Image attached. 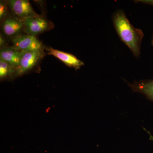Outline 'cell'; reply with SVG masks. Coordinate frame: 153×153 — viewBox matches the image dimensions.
<instances>
[{
  "label": "cell",
  "mask_w": 153,
  "mask_h": 153,
  "mask_svg": "<svg viewBox=\"0 0 153 153\" xmlns=\"http://www.w3.org/2000/svg\"><path fill=\"white\" fill-rule=\"evenodd\" d=\"M5 43V41L4 38L1 35L0 36V45L1 47H3Z\"/></svg>",
  "instance_id": "4fadbf2b"
},
{
  "label": "cell",
  "mask_w": 153,
  "mask_h": 153,
  "mask_svg": "<svg viewBox=\"0 0 153 153\" xmlns=\"http://www.w3.org/2000/svg\"><path fill=\"white\" fill-rule=\"evenodd\" d=\"M112 20L116 31L121 41L131 50L135 57H139L141 44L144 37L142 30L134 27L122 10L115 12Z\"/></svg>",
  "instance_id": "6da1fadb"
},
{
  "label": "cell",
  "mask_w": 153,
  "mask_h": 153,
  "mask_svg": "<svg viewBox=\"0 0 153 153\" xmlns=\"http://www.w3.org/2000/svg\"><path fill=\"white\" fill-rule=\"evenodd\" d=\"M24 28L28 35L34 36L43 33L48 29V22L42 17L36 16L23 19Z\"/></svg>",
  "instance_id": "277c9868"
},
{
  "label": "cell",
  "mask_w": 153,
  "mask_h": 153,
  "mask_svg": "<svg viewBox=\"0 0 153 153\" xmlns=\"http://www.w3.org/2000/svg\"><path fill=\"white\" fill-rule=\"evenodd\" d=\"M128 86L134 92L144 94L147 98L153 102V79L135 81L133 84L129 83Z\"/></svg>",
  "instance_id": "ba28073f"
},
{
  "label": "cell",
  "mask_w": 153,
  "mask_h": 153,
  "mask_svg": "<svg viewBox=\"0 0 153 153\" xmlns=\"http://www.w3.org/2000/svg\"><path fill=\"white\" fill-rule=\"evenodd\" d=\"M14 72L15 70L8 63L0 59V77L1 79L7 77Z\"/></svg>",
  "instance_id": "30bf717a"
},
{
  "label": "cell",
  "mask_w": 153,
  "mask_h": 153,
  "mask_svg": "<svg viewBox=\"0 0 153 153\" xmlns=\"http://www.w3.org/2000/svg\"><path fill=\"white\" fill-rule=\"evenodd\" d=\"M7 14V6L3 1L0 2V19L2 20L5 17Z\"/></svg>",
  "instance_id": "8fae6325"
},
{
  "label": "cell",
  "mask_w": 153,
  "mask_h": 153,
  "mask_svg": "<svg viewBox=\"0 0 153 153\" xmlns=\"http://www.w3.org/2000/svg\"><path fill=\"white\" fill-rule=\"evenodd\" d=\"M22 51L12 47H5L0 51V59L8 63L11 67L16 70L21 61Z\"/></svg>",
  "instance_id": "8992f818"
},
{
  "label": "cell",
  "mask_w": 153,
  "mask_h": 153,
  "mask_svg": "<svg viewBox=\"0 0 153 153\" xmlns=\"http://www.w3.org/2000/svg\"><path fill=\"white\" fill-rule=\"evenodd\" d=\"M135 2H140L149 5L153 6V0H137L135 1Z\"/></svg>",
  "instance_id": "7c38bea8"
},
{
  "label": "cell",
  "mask_w": 153,
  "mask_h": 153,
  "mask_svg": "<svg viewBox=\"0 0 153 153\" xmlns=\"http://www.w3.org/2000/svg\"><path fill=\"white\" fill-rule=\"evenodd\" d=\"M24 28L23 20L8 18L3 23V30L7 36H15Z\"/></svg>",
  "instance_id": "9c48e42d"
},
{
  "label": "cell",
  "mask_w": 153,
  "mask_h": 153,
  "mask_svg": "<svg viewBox=\"0 0 153 153\" xmlns=\"http://www.w3.org/2000/svg\"><path fill=\"white\" fill-rule=\"evenodd\" d=\"M144 130L145 131H146L149 134V135L150 140H152L153 141V137L152 136V135L151 134L150 132L149 131H147L145 129H144Z\"/></svg>",
  "instance_id": "5bb4252c"
},
{
  "label": "cell",
  "mask_w": 153,
  "mask_h": 153,
  "mask_svg": "<svg viewBox=\"0 0 153 153\" xmlns=\"http://www.w3.org/2000/svg\"><path fill=\"white\" fill-rule=\"evenodd\" d=\"M9 4L13 13L23 19L37 15L28 1L10 0Z\"/></svg>",
  "instance_id": "5b68a950"
},
{
  "label": "cell",
  "mask_w": 153,
  "mask_h": 153,
  "mask_svg": "<svg viewBox=\"0 0 153 153\" xmlns=\"http://www.w3.org/2000/svg\"><path fill=\"white\" fill-rule=\"evenodd\" d=\"M48 51H49L48 54L49 55H53L57 57L69 67L79 69L81 66L84 65L83 62L71 54L52 48L48 49Z\"/></svg>",
  "instance_id": "52a82bcc"
},
{
  "label": "cell",
  "mask_w": 153,
  "mask_h": 153,
  "mask_svg": "<svg viewBox=\"0 0 153 153\" xmlns=\"http://www.w3.org/2000/svg\"><path fill=\"white\" fill-rule=\"evenodd\" d=\"M43 56V50L22 51L21 61L19 66L15 70V75H22L32 69Z\"/></svg>",
  "instance_id": "7a4b0ae2"
},
{
  "label": "cell",
  "mask_w": 153,
  "mask_h": 153,
  "mask_svg": "<svg viewBox=\"0 0 153 153\" xmlns=\"http://www.w3.org/2000/svg\"><path fill=\"white\" fill-rule=\"evenodd\" d=\"M152 46H153V37H152Z\"/></svg>",
  "instance_id": "9a60e30c"
},
{
  "label": "cell",
  "mask_w": 153,
  "mask_h": 153,
  "mask_svg": "<svg viewBox=\"0 0 153 153\" xmlns=\"http://www.w3.org/2000/svg\"><path fill=\"white\" fill-rule=\"evenodd\" d=\"M14 49L21 51L43 50V45L35 36L22 35L14 36L12 40Z\"/></svg>",
  "instance_id": "3957f363"
}]
</instances>
